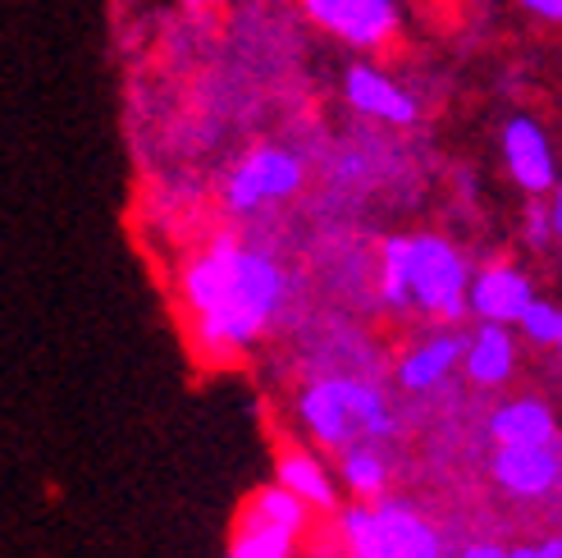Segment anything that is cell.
Instances as JSON below:
<instances>
[{"label":"cell","instance_id":"6da1fadb","mask_svg":"<svg viewBox=\"0 0 562 558\" xmlns=\"http://www.w3.org/2000/svg\"><path fill=\"white\" fill-rule=\"evenodd\" d=\"M183 298L196 306V330L211 348H238L257 334L279 298H284V275L261 253L220 238L206 257H196L183 275Z\"/></svg>","mask_w":562,"mask_h":558},{"label":"cell","instance_id":"7a4b0ae2","mask_svg":"<svg viewBox=\"0 0 562 558\" xmlns=\"http://www.w3.org/2000/svg\"><path fill=\"white\" fill-rule=\"evenodd\" d=\"M467 261L443 238L420 234L384 243V298L393 306L416 302L430 316H458L467 312Z\"/></svg>","mask_w":562,"mask_h":558},{"label":"cell","instance_id":"3957f363","mask_svg":"<svg viewBox=\"0 0 562 558\" xmlns=\"http://www.w3.org/2000/svg\"><path fill=\"white\" fill-rule=\"evenodd\" d=\"M302 422L329 449H357V439L389 435V408L375 389L357 380H321L302 394Z\"/></svg>","mask_w":562,"mask_h":558},{"label":"cell","instance_id":"277c9868","mask_svg":"<svg viewBox=\"0 0 562 558\" xmlns=\"http://www.w3.org/2000/svg\"><path fill=\"white\" fill-rule=\"evenodd\" d=\"M344 536L352 558H443L435 526L403 504L348 509Z\"/></svg>","mask_w":562,"mask_h":558},{"label":"cell","instance_id":"5b68a950","mask_svg":"<svg viewBox=\"0 0 562 558\" xmlns=\"http://www.w3.org/2000/svg\"><path fill=\"white\" fill-rule=\"evenodd\" d=\"M302 188V160L284 147H257L238 170L224 179V207L229 211H257L266 202L293 198Z\"/></svg>","mask_w":562,"mask_h":558},{"label":"cell","instance_id":"8992f818","mask_svg":"<svg viewBox=\"0 0 562 558\" xmlns=\"http://www.w3.org/2000/svg\"><path fill=\"white\" fill-rule=\"evenodd\" d=\"M302 10L329 37L361 46V51L384 46L398 33V19H403L398 0H302Z\"/></svg>","mask_w":562,"mask_h":558},{"label":"cell","instance_id":"52a82bcc","mask_svg":"<svg viewBox=\"0 0 562 558\" xmlns=\"http://www.w3.org/2000/svg\"><path fill=\"white\" fill-rule=\"evenodd\" d=\"M344 97L352 110H361V115H371L380 124H416L420 115L416 101L375 65H352L344 74Z\"/></svg>","mask_w":562,"mask_h":558},{"label":"cell","instance_id":"ba28073f","mask_svg":"<svg viewBox=\"0 0 562 558\" xmlns=\"http://www.w3.org/2000/svg\"><path fill=\"white\" fill-rule=\"evenodd\" d=\"M530 302H536V293H530L526 275H517L513 266H490V270H481L467 284V306L485 325H513V321H521V312Z\"/></svg>","mask_w":562,"mask_h":558},{"label":"cell","instance_id":"9c48e42d","mask_svg":"<svg viewBox=\"0 0 562 558\" xmlns=\"http://www.w3.org/2000/svg\"><path fill=\"white\" fill-rule=\"evenodd\" d=\"M503 156H508V175L521 183V192H549L553 188V147L536 120L517 115L503 129Z\"/></svg>","mask_w":562,"mask_h":558},{"label":"cell","instance_id":"30bf717a","mask_svg":"<svg viewBox=\"0 0 562 558\" xmlns=\"http://www.w3.org/2000/svg\"><path fill=\"white\" fill-rule=\"evenodd\" d=\"M494 477L503 490H513L521 499H540L558 486L562 477V458L553 444H521V449H498L494 458Z\"/></svg>","mask_w":562,"mask_h":558},{"label":"cell","instance_id":"8fae6325","mask_svg":"<svg viewBox=\"0 0 562 558\" xmlns=\"http://www.w3.org/2000/svg\"><path fill=\"white\" fill-rule=\"evenodd\" d=\"M498 449H521V444H553V416L544 403L536 399H517V403H503L490 422Z\"/></svg>","mask_w":562,"mask_h":558},{"label":"cell","instance_id":"7c38bea8","mask_svg":"<svg viewBox=\"0 0 562 558\" xmlns=\"http://www.w3.org/2000/svg\"><path fill=\"white\" fill-rule=\"evenodd\" d=\"M467 353V339H458V334H439V339L430 344H420L403 357V367H398V380L407 389H430L439 384L448 371H453V361Z\"/></svg>","mask_w":562,"mask_h":558},{"label":"cell","instance_id":"4fadbf2b","mask_svg":"<svg viewBox=\"0 0 562 558\" xmlns=\"http://www.w3.org/2000/svg\"><path fill=\"white\" fill-rule=\"evenodd\" d=\"M462 357H467V376L475 384L508 380V371H513V339H508V330H503V325H481V334L467 339Z\"/></svg>","mask_w":562,"mask_h":558},{"label":"cell","instance_id":"5bb4252c","mask_svg":"<svg viewBox=\"0 0 562 558\" xmlns=\"http://www.w3.org/2000/svg\"><path fill=\"white\" fill-rule=\"evenodd\" d=\"M279 486H284L289 494H297L306 509H329L334 504L329 477L312 454H284L279 458Z\"/></svg>","mask_w":562,"mask_h":558},{"label":"cell","instance_id":"9a60e30c","mask_svg":"<svg viewBox=\"0 0 562 558\" xmlns=\"http://www.w3.org/2000/svg\"><path fill=\"white\" fill-rule=\"evenodd\" d=\"M251 522H266L274 526V532H284V536H297L302 526H306V504L297 494H289L284 486H270L261 490L257 499H251V509H247Z\"/></svg>","mask_w":562,"mask_h":558},{"label":"cell","instance_id":"2e32d148","mask_svg":"<svg viewBox=\"0 0 562 558\" xmlns=\"http://www.w3.org/2000/svg\"><path fill=\"white\" fill-rule=\"evenodd\" d=\"M289 549H293V536L274 532V526H266V522L243 517L238 536L229 545V558H289Z\"/></svg>","mask_w":562,"mask_h":558},{"label":"cell","instance_id":"e0dca14e","mask_svg":"<svg viewBox=\"0 0 562 558\" xmlns=\"http://www.w3.org/2000/svg\"><path fill=\"white\" fill-rule=\"evenodd\" d=\"M344 481L357 494H380L384 490V458L375 449H367V444H357V449H348V458H344Z\"/></svg>","mask_w":562,"mask_h":558},{"label":"cell","instance_id":"ac0fdd59","mask_svg":"<svg viewBox=\"0 0 562 558\" xmlns=\"http://www.w3.org/2000/svg\"><path fill=\"white\" fill-rule=\"evenodd\" d=\"M526 334H530V339H536V344H558V330H562V312H558V306L553 302H530L526 306V312H521V321H517Z\"/></svg>","mask_w":562,"mask_h":558},{"label":"cell","instance_id":"d6986e66","mask_svg":"<svg viewBox=\"0 0 562 558\" xmlns=\"http://www.w3.org/2000/svg\"><path fill=\"white\" fill-rule=\"evenodd\" d=\"M521 10L544 23H562V0H521Z\"/></svg>","mask_w":562,"mask_h":558},{"label":"cell","instance_id":"ffe728a7","mask_svg":"<svg viewBox=\"0 0 562 558\" xmlns=\"http://www.w3.org/2000/svg\"><path fill=\"white\" fill-rule=\"evenodd\" d=\"M513 558H562V536L540 540V545H521V549H513Z\"/></svg>","mask_w":562,"mask_h":558},{"label":"cell","instance_id":"44dd1931","mask_svg":"<svg viewBox=\"0 0 562 558\" xmlns=\"http://www.w3.org/2000/svg\"><path fill=\"white\" fill-rule=\"evenodd\" d=\"M462 558H513V554L498 545H471V549H462Z\"/></svg>","mask_w":562,"mask_h":558},{"label":"cell","instance_id":"7402d4cb","mask_svg":"<svg viewBox=\"0 0 562 558\" xmlns=\"http://www.w3.org/2000/svg\"><path fill=\"white\" fill-rule=\"evenodd\" d=\"M549 230L562 238V188L553 192V207H549Z\"/></svg>","mask_w":562,"mask_h":558},{"label":"cell","instance_id":"603a6c76","mask_svg":"<svg viewBox=\"0 0 562 558\" xmlns=\"http://www.w3.org/2000/svg\"><path fill=\"white\" fill-rule=\"evenodd\" d=\"M544 230H549V220H544L540 211H530V238L540 243V238H544Z\"/></svg>","mask_w":562,"mask_h":558},{"label":"cell","instance_id":"cb8c5ba5","mask_svg":"<svg viewBox=\"0 0 562 558\" xmlns=\"http://www.w3.org/2000/svg\"><path fill=\"white\" fill-rule=\"evenodd\" d=\"M183 5H206V0H183Z\"/></svg>","mask_w":562,"mask_h":558},{"label":"cell","instance_id":"d4e9b609","mask_svg":"<svg viewBox=\"0 0 562 558\" xmlns=\"http://www.w3.org/2000/svg\"><path fill=\"white\" fill-rule=\"evenodd\" d=\"M558 353H562V330H558Z\"/></svg>","mask_w":562,"mask_h":558}]
</instances>
